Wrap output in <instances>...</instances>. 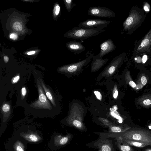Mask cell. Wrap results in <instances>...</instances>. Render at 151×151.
I'll list each match as a JSON object with an SVG mask.
<instances>
[{
  "mask_svg": "<svg viewBox=\"0 0 151 151\" xmlns=\"http://www.w3.org/2000/svg\"><path fill=\"white\" fill-rule=\"evenodd\" d=\"M119 139L136 141L151 146V132L148 130L134 129L122 132L119 134Z\"/></svg>",
  "mask_w": 151,
  "mask_h": 151,
  "instance_id": "1",
  "label": "cell"
},
{
  "mask_svg": "<svg viewBox=\"0 0 151 151\" xmlns=\"http://www.w3.org/2000/svg\"><path fill=\"white\" fill-rule=\"evenodd\" d=\"M105 29L75 27L65 34L67 37L75 40H85L105 32Z\"/></svg>",
  "mask_w": 151,
  "mask_h": 151,
  "instance_id": "2",
  "label": "cell"
},
{
  "mask_svg": "<svg viewBox=\"0 0 151 151\" xmlns=\"http://www.w3.org/2000/svg\"><path fill=\"white\" fill-rule=\"evenodd\" d=\"M37 83L39 98L31 104V107L38 110H51L52 106L51 102L46 96L39 79L37 80Z\"/></svg>",
  "mask_w": 151,
  "mask_h": 151,
  "instance_id": "3",
  "label": "cell"
},
{
  "mask_svg": "<svg viewBox=\"0 0 151 151\" xmlns=\"http://www.w3.org/2000/svg\"><path fill=\"white\" fill-rule=\"evenodd\" d=\"M110 23V21L105 20L90 19L80 22L78 26L81 28L102 29L106 27Z\"/></svg>",
  "mask_w": 151,
  "mask_h": 151,
  "instance_id": "4",
  "label": "cell"
},
{
  "mask_svg": "<svg viewBox=\"0 0 151 151\" xmlns=\"http://www.w3.org/2000/svg\"><path fill=\"white\" fill-rule=\"evenodd\" d=\"M88 14L92 16L100 18H113L115 17L114 12L106 7L100 6L90 7Z\"/></svg>",
  "mask_w": 151,
  "mask_h": 151,
  "instance_id": "5",
  "label": "cell"
},
{
  "mask_svg": "<svg viewBox=\"0 0 151 151\" xmlns=\"http://www.w3.org/2000/svg\"><path fill=\"white\" fill-rule=\"evenodd\" d=\"M100 51L96 56L93 57V59H102V57L109 53L113 52L116 48V46L111 39H108L101 43L100 45Z\"/></svg>",
  "mask_w": 151,
  "mask_h": 151,
  "instance_id": "6",
  "label": "cell"
},
{
  "mask_svg": "<svg viewBox=\"0 0 151 151\" xmlns=\"http://www.w3.org/2000/svg\"><path fill=\"white\" fill-rule=\"evenodd\" d=\"M66 46L71 52L80 54L86 50L85 47L80 42L73 40L68 42Z\"/></svg>",
  "mask_w": 151,
  "mask_h": 151,
  "instance_id": "7",
  "label": "cell"
},
{
  "mask_svg": "<svg viewBox=\"0 0 151 151\" xmlns=\"http://www.w3.org/2000/svg\"><path fill=\"white\" fill-rule=\"evenodd\" d=\"M20 134L22 138L32 143H38L42 139L41 137L35 132H22Z\"/></svg>",
  "mask_w": 151,
  "mask_h": 151,
  "instance_id": "8",
  "label": "cell"
},
{
  "mask_svg": "<svg viewBox=\"0 0 151 151\" xmlns=\"http://www.w3.org/2000/svg\"><path fill=\"white\" fill-rule=\"evenodd\" d=\"M38 78L47 98L52 105L55 107H56V100L55 96L54 94L52 93L49 87L45 84L43 80L40 77H39Z\"/></svg>",
  "mask_w": 151,
  "mask_h": 151,
  "instance_id": "9",
  "label": "cell"
},
{
  "mask_svg": "<svg viewBox=\"0 0 151 151\" xmlns=\"http://www.w3.org/2000/svg\"><path fill=\"white\" fill-rule=\"evenodd\" d=\"M69 139V137L68 135L63 136L60 135H55L52 138V143L55 148L66 144Z\"/></svg>",
  "mask_w": 151,
  "mask_h": 151,
  "instance_id": "10",
  "label": "cell"
},
{
  "mask_svg": "<svg viewBox=\"0 0 151 151\" xmlns=\"http://www.w3.org/2000/svg\"><path fill=\"white\" fill-rule=\"evenodd\" d=\"M121 142L129 145L137 147H142L147 146L144 143L132 140L122 139H119Z\"/></svg>",
  "mask_w": 151,
  "mask_h": 151,
  "instance_id": "11",
  "label": "cell"
},
{
  "mask_svg": "<svg viewBox=\"0 0 151 151\" xmlns=\"http://www.w3.org/2000/svg\"><path fill=\"white\" fill-rule=\"evenodd\" d=\"M13 148L14 151H25V147L23 142L18 140L14 142Z\"/></svg>",
  "mask_w": 151,
  "mask_h": 151,
  "instance_id": "12",
  "label": "cell"
},
{
  "mask_svg": "<svg viewBox=\"0 0 151 151\" xmlns=\"http://www.w3.org/2000/svg\"><path fill=\"white\" fill-rule=\"evenodd\" d=\"M94 60L92 62V66L94 67H99L101 66L108 60V59H93Z\"/></svg>",
  "mask_w": 151,
  "mask_h": 151,
  "instance_id": "13",
  "label": "cell"
},
{
  "mask_svg": "<svg viewBox=\"0 0 151 151\" xmlns=\"http://www.w3.org/2000/svg\"><path fill=\"white\" fill-rule=\"evenodd\" d=\"M64 2L66 8L68 12H70L76 5V4L73 3V0H65Z\"/></svg>",
  "mask_w": 151,
  "mask_h": 151,
  "instance_id": "14",
  "label": "cell"
},
{
  "mask_svg": "<svg viewBox=\"0 0 151 151\" xmlns=\"http://www.w3.org/2000/svg\"><path fill=\"white\" fill-rule=\"evenodd\" d=\"M123 145H120L119 148L121 151H134L133 148L129 145L124 143Z\"/></svg>",
  "mask_w": 151,
  "mask_h": 151,
  "instance_id": "15",
  "label": "cell"
},
{
  "mask_svg": "<svg viewBox=\"0 0 151 151\" xmlns=\"http://www.w3.org/2000/svg\"><path fill=\"white\" fill-rule=\"evenodd\" d=\"M13 28L16 31H20L22 29V26L20 22H15L13 24Z\"/></svg>",
  "mask_w": 151,
  "mask_h": 151,
  "instance_id": "16",
  "label": "cell"
},
{
  "mask_svg": "<svg viewBox=\"0 0 151 151\" xmlns=\"http://www.w3.org/2000/svg\"><path fill=\"white\" fill-rule=\"evenodd\" d=\"M11 109V107L9 103H5L2 106V110L4 113L6 114L9 112Z\"/></svg>",
  "mask_w": 151,
  "mask_h": 151,
  "instance_id": "17",
  "label": "cell"
},
{
  "mask_svg": "<svg viewBox=\"0 0 151 151\" xmlns=\"http://www.w3.org/2000/svg\"><path fill=\"white\" fill-rule=\"evenodd\" d=\"M111 130L112 132L116 133L124 132L121 128L116 126L112 127L111 128Z\"/></svg>",
  "mask_w": 151,
  "mask_h": 151,
  "instance_id": "18",
  "label": "cell"
},
{
  "mask_svg": "<svg viewBox=\"0 0 151 151\" xmlns=\"http://www.w3.org/2000/svg\"><path fill=\"white\" fill-rule=\"evenodd\" d=\"M73 124L75 127L81 128L82 127V124L81 122L77 120H75L73 122Z\"/></svg>",
  "mask_w": 151,
  "mask_h": 151,
  "instance_id": "19",
  "label": "cell"
},
{
  "mask_svg": "<svg viewBox=\"0 0 151 151\" xmlns=\"http://www.w3.org/2000/svg\"><path fill=\"white\" fill-rule=\"evenodd\" d=\"M101 149L103 151H111V147L107 144L102 145L101 147Z\"/></svg>",
  "mask_w": 151,
  "mask_h": 151,
  "instance_id": "20",
  "label": "cell"
},
{
  "mask_svg": "<svg viewBox=\"0 0 151 151\" xmlns=\"http://www.w3.org/2000/svg\"><path fill=\"white\" fill-rule=\"evenodd\" d=\"M133 21V19L132 17H129L126 19L125 24L127 25H129L131 24Z\"/></svg>",
  "mask_w": 151,
  "mask_h": 151,
  "instance_id": "21",
  "label": "cell"
},
{
  "mask_svg": "<svg viewBox=\"0 0 151 151\" xmlns=\"http://www.w3.org/2000/svg\"><path fill=\"white\" fill-rule=\"evenodd\" d=\"M149 42V40L148 39H145L142 41L141 45L142 47H145L148 45Z\"/></svg>",
  "mask_w": 151,
  "mask_h": 151,
  "instance_id": "22",
  "label": "cell"
},
{
  "mask_svg": "<svg viewBox=\"0 0 151 151\" xmlns=\"http://www.w3.org/2000/svg\"><path fill=\"white\" fill-rule=\"evenodd\" d=\"M94 93L98 99L100 100H101L102 98L101 95L99 91H95L94 92Z\"/></svg>",
  "mask_w": 151,
  "mask_h": 151,
  "instance_id": "23",
  "label": "cell"
},
{
  "mask_svg": "<svg viewBox=\"0 0 151 151\" xmlns=\"http://www.w3.org/2000/svg\"><path fill=\"white\" fill-rule=\"evenodd\" d=\"M60 6L57 5L55 6V14L56 15H58L60 12Z\"/></svg>",
  "mask_w": 151,
  "mask_h": 151,
  "instance_id": "24",
  "label": "cell"
},
{
  "mask_svg": "<svg viewBox=\"0 0 151 151\" xmlns=\"http://www.w3.org/2000/svg\"><path fill=\"white\" fill-rule=\"evenodd\" d=\"M21 92L22 96L24 97L27 93V90L25 87H23L22 88Z\"/></svg>",
  "mask_w": 151,
  "mask_h": 151,
  "instance_id": "25",
  "label": "cell"
},
{
  "mask_svg": "<svg viewBox=\"0 0 151 151\" xmlns=\"http://www.w3.org/2000/svg\"><path fill=\"white\" fill-rule=\"evenodd\" d=\"M10 37L13 40H16L18 38V35L15 33H12L10 35Z\"/></svg>",
  "mask_w": 151,
  "mask_h": 151,
  "instance_id": "26",
  "label": "cell"
},
{
  "mask_svg": "<svg viewBox=\"0 0 151 151\" xmlns=\"http://www.w3.org/2000/svg\"><path fill=\"white\" fill-rule=\"evenodd\" d=\"M141 81L142 83L144 85L147 83V79L145 76H143L141 77Z\"/></svg>",
  "mask_w": 151,
  "mask_h": 151,
  "instance_id": "27",
  "label": "cell"
},
{
  "mask_svg": "<svg viewBox=\"0 0 151 151\" xmlns=\"http://www.w3.org/2000/svg\"><path fill=\"white\" fill-rule=\"evenodd\" d=\"M143 104L146 105H150L151 104V101L149 99H147L144 100L143 101Z\"/></svg>",
  "mask_w": 151,
  "mask_h": 151,
  "instance_id": "28",
  "label": "cell"
},
{
  "mask_svg": "<svg viewBox=\"0 0 151 151\" xmlns=\"http://www.w3.org/2000/svg\"><path fill=\"white\" fill-rule=\"evenodd\" d=\"M129 85L132 88H134L136 86L135 83L133 81H130L129 83Z\"/></svg>",
  "mask_w": 151,
  "mask_h": 151,
  "instance_id": "29",
  "label": "cell"
},
{
  "mask_svg": "<svg viewBox=\"0 0 151 151\" xmlns=\"http://www.w3.org/2000/svg\"><path fill=\"white\" fill-rule=\"evenodd\" d=\"M147 56L146 55H144L143 56L142 58V61L143 63H145L147 61Z\"/></svg>",
  "mask_w": 151,
  "mask_h": 151,
  "instance_id": "30",
  "label": "cell"
},
{
  "mask_svg": "<svg viewBox=\"0 0 151 151\" xmlns=\"http://www.w3.org/2000/svg\"><path fill=\"white\" fill-rule=\"evenodd\" d=\"M19 76H17L14 78L13 82V83H16V82L19 79Z\"/></svg>",
  "mask_w": 151,
  "mask_h": 151,
  "instance_id": "31",
  "label": "cell"
},
{
  "mask_svg": "<svg viewBox=\"0 0 151 151\" xmlns=\"http://www.w3.org/2000/svg\"><path fill=\"white\" fill-rule=\"evenodd\" d=\"M4 62L6 63H7L9 60V58L8 56H5L4 57Z\"/></svg>",
  "mask_w": 151,
  "mask_h": 151,
  "instance_id": "32",
  "label": "cell"
},
{
  "mask_svg": "<svg viewBox=\"0 0 151 151\" xmlns=\"http://www.w3.org/2000/svg\"><path fill=\"white\" fill-rule=\"evenodd\" d=\"M118 94V91H117L116 90L115 91L114 93V95H113L114 98L115 99L116 98Z\"/></svg>",
  "mask_w": 151,
  "mask_h": 151,
  "instance_id": "33",
  "label": "cell"
},
{
  "mask_svg": "<svg viewBox=\"0 0 151 151\" xmlns=\"http://www.w3.org/2000/svg\"><path fill=\"white\" fill-rule=\"evenodd\" d=\"M35 53V51H31L29 52H28L27 53V54L28 55H31L32 54H34Z\"/></svg>",
  "mask_w": 151,
  "mask_h": 151,
  "instance_id": "34",
  "label": "cell"
},
{
  "mask_svg": "<svg viewBox=\"0 0 151 151\" xmlns=\"http://www.w3.org/2000/svg\"><path fill=\"white\" fill-rule=\"evenodd\" d=\"M144 9L146 11H149V9L146 6H144Z\"/></svg>",
  "mask_w": 151,
  "mask_h": 151,
  "instance_id": "35",
  "label": "cell"
},
{
  "mask_svg": "<svg viewBox=\"0 0 151 151\" xmlns=\"http://www.w3.org/2000/svg\"><path fill=\"white\" fill-rule=\"evenodd\" d=\"M122 119H119V122L120 123H122Z\"/></svg>",
  "mask_w": 151,
  "mask_h": 151,
  "instance_id": "36",
  "label": "cell"
},
{
  "mask_svg": "<svg viewBox=\"0 0 151 151\" xmlns=\"http://www.w3.org/2000/svg\"><path fill=\"white\" fill-rule=\"evenodd\" d=\"M145 151H151V149H149Z\"/></svg>",
  "mask_w": 151,
  "mask_h": 151,
  "instance_id": "37",
  "label": "cell"
},
{
  "mask_svg": "<svg viewBox=\"0 0 151 151\" xmlns=\"http://www.w3.org/2000/svg\"><path fill=\"white\" fill-rule=\"evenodd\" d=\"M149 127L150 129H151V126H149Z\"/></svg>",
  "mask_w": 151,
  "mask_h": 151,
  "instance_id": "38",
  "label": "cell"
}]
</instances>
